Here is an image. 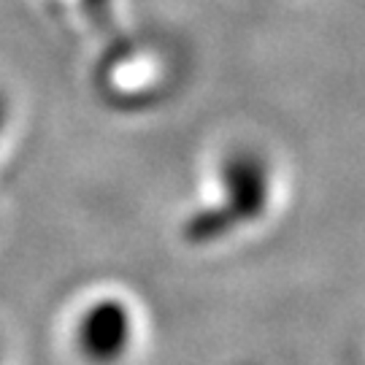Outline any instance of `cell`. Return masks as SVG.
<instances>
[{
    "mask_svg": "<svg viewBox=\"0 0 365 365\" xmlns=\"http://www.w3.org/2000/svg\"><path fill=\"white\" fill-rule=\"evenodd\" d=\"M138 314L114 289L81 300L71 317V349L84 365H122L138 341Z\"/></svg>",
    "mask_w": 365,
    "mask_h": 365,
    "instance_id": "6da1fadb",
    "label": "cell"
},
{
    "mask_svg": "<svg viewBox=\"0 0 365 365\" xmlns=\"http://www.w3.org/2000/svg\"><path fill=\"white\" fill-rule=\"evenodd\" d=\"M274 170L271 163L257 149H233L222 160L217 184L222 192V211L230 214V225L255 222L268 211L274 192Z\"/></svg>",
    "mask_w": 365,
    "mask_h": 365,
    "instance_id": "7a4b0ae2",
    "label": "cell"
},
{
    "mask_svg": "<svg viewBox=\"0 0 365 365\" xmlns=\"http://www.w3.org/2000/svg\"><path fill=\"white\" fill-rule=\"evenodd\" d=\"M9 122H11V101H9V95L0 90V138H3V133L9 128Z\"/></svg>",
    "mask_w": 365,
    "mask_h": 365,
    "instance_id": "3957f363",
    "label": "cell"
}]
</instances>
